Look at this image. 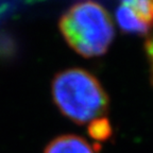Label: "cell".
Here are the masks:
<instances>
[{"instance_id": "6da1fadb", "label": "cell", "mask_w": 153, "mask_h": 153, "mask_svg": "<svg viewBox=\"0 0 153 153\" xmlns=\"http://www.w3.org/2000/svg\"><path fill=\"white\" fill-rule=\"evenodd\" d=\"M51 89L59 110L79 124L104 117L108 110V94L99 80L87 70L69 68L57 72Z\"/></svg>"}, {"instance_id": "7a4b0ae2", "label": "cell", "mask_w": 153, "mask_h": 153, "mask_svg": "<svg viewBox=\"0 0 153 153\" xmlns=\"http://www.w3.org/2000/svg\"><path fill=\"white\" fill-rule=\"evenodd\" d=\"M59 27L67 44L84 57L104 54L115 35L108 12L89 0L70 7L62 15Z\"/></svg>"}, {"instance_id": "3957f363", "label": "cell", "mask_w": 153, "mask_h": 153, "mask_svg": "<svg viewBox=\"0 0 153 153\" xmlns=\"http://www.w3.org/2000/svg\"><path fill=\"white\" fill-rule=\"evenodd\" d=\"M44 153H96L85 139L76 135H63L54 138Z\"/></svg>"}, {"instance_id": "277c9868", "label": "cell", "mask_w": 153, "mask_h": 153, "mask_svg": "<svg viewBox=\"0 0 153 153\" xmlns=\"http://www.w3.org/2000/svg\"><path fill=\"white\" fill-rule=\"evenodd\" d=\"M116 19L120 29L124 33L146 35L150 29L139 20L126 5L120 4L116 10Z\"/></svg>"}, {"instance_id": "5b68a950", "label": "cell", "mask_w": 153, "mask_h": 153, "mask_svg": "<svg viewBox=\"0 0 153 153\" xmlns=\"http://www.w3.org/2000/svg\"><path fill=\"white\" fill-rule=\"evenodd\" d=\"M149 29L153 27V0H120Z\"/></svg>"}, {"instance_id": "8992f818", "label": "cell", "mask_w": 153, "mask_h": 153, "mask_svg": "<svg viewBox=\"0 0 153 153\" xmlns=\"http://www.w3.org/2000/svg\"><path fill=\"white\" fill-rule=\"evenodd\" d=\"M88 133L93 138L97 139V140L108 139L112 134V128H111L110 121L105 117L93 120L89 123Z\"/></svg>"}, {"instance_id": "52a82bcc", "label": "cell", "mask_w": 153, "mask_h": 153, "mask_svg": "<svg viewBox=\"0 0 153 153\" xmlns=\"http://www.w3.org/2000/svg\"><path fill=\"white\" fill-rule=\"evenodd\" d=\"M146 53L148 56L149 64H150V70H151V80H152L153 84V34L151 36H149L148 39L146 41Z\"/></svg>"}]
</instances>
